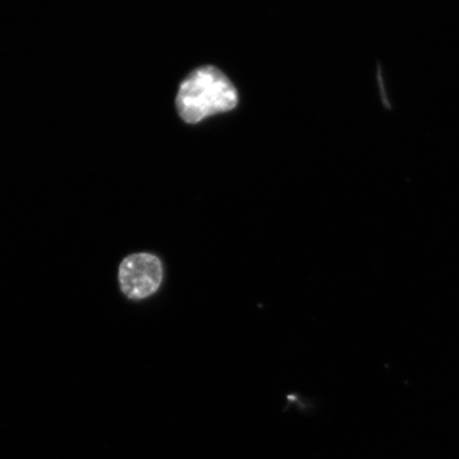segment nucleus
Listing matches in <instances>:
<instances>
[{
	"label": "nucleus",
	"mask_w": 459,
	"mask_h": 459,
	"mask_svg": "<svg viewBox=\"0 0 459 459\" xmlns=\"http://www.w3.org/2000/svg\"><path fill=\"white\" fill-rule=\"evenodd\" d=\"M118 277L126 296L131 299H143L153 295L162 283V263L156 255H132L120 264Z\"/></svg>",
	"instance_id": "nucleus-2"
},
{
	"label": "nucleus",
	"mask_w": 459,
	"mask_h": 459,
	"mask_svg": "<svg viewBox=\"0 0 459 459\" xmlns=\"http://www.w3.org/2000/svg\"><path fill=\"white\" fill-rule=\"evenodd\" d=\"M237 105V90L225 74L212 66L189 74L177 96L178 112L188 124L232 110Z\"/></svg>",
	"instance_id": "nucleus-1"
}]
</instances>
